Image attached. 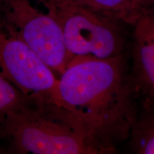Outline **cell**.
<instances>
[{
	"instance_id": "277c9868",
	"label": "cell",
	"mask_w": 154,
	"mask_h": 154,
	"mask_svg": "<svg viewBox=\"0 0 154 154\" xmlns=\"http://www.w3.org/2000/svg\"><path fill=\"white\" fill-rule=\"evenodd\" d=\"M0 28L27 44L55 74L60 76L73 59L56 19L30 0H0Z\"/></svg>"
},
{
	"instance_id": "30bf717a",
	"label": "cell",
	"mask_w": 154,
	"mask_h": 154,
	"mask_svg": "<svg viewBox=\"0 0 154 154\" xmlns=\"http://www.w3.org/2000/svg\"><path fill=\"white\" fill-rule=\"evenodd\" d=\"M138 4L146 9L148 6L154 5V0H135Z\"/></svg>"
},
{
	"instance_id": "3957f363",
	"label": "cell",
	"mask_w": 154,
	"mask_h": 154,
	"mask_svg": "<svg viewBox=\"0 0 154 154\" xmlns=\"http://www.w3.org/2000/svg\"><path fill=\"white\" fill-rule=\"evenodd\" d=\"M60 26L67 51L74 57L110 59L126 53L120 21L71 0H38Z\"/></svg>"
},
{
	"instance_id": "9c48e42d",
	"label": "cell",
	"mask_w": 154,
	"mask_h": 154,
	"mask_svg": "<svg viewBox=\"0 0 154 154\" xmlns=\"http://www.w3.org/2000/svg\"><path fill=\"white\" fill-rule=\"evenodd\" d=\"M26 98L27 96L0 74V124L7 115L22 104Z\"/></svg>"
},
{
	"instance_id": "52a82bcc",
	"label": "cell",
	"mask_w": 154,
	"mask_h": 154,
	"mask_svg": "<svg viewBox=\"0 0 154 154\" xmlns=\"http://www.w3.org/2000/svg\"><path fill=\"white\" fill-rule=\"evenodd\" d=\"M100 14L126 24L134 26L139 19L148 14L146 9L135 0H71Z\"/></svg>"
},
{
	"instance_id": "ba28073f",
	"label": "cell",
	"mask_w": 154,
	"mask_h": 154,
	"mask_svg": "<svg viewBox=\"0 0 154 154\" xmlns=\"http://www.w3.org/2000/svg\"><path fill=\"white\" fill-rule=\"evenodd\" d=\"M128 140L132 153L154 154V109H139Z\"/></svg>"
},
{
	"instance_id": "7a4b0ae2",
	"label": "cell",
	"mask_w": 154,
	"mask_h": 154,
	"mask_svg": "<svg viewBox=\"0 0 154 154\" xmlns=\"http://www.w3.org/2000/svg\"><path fill=\"white\" fill-rule=\"evenodd\" d=\"M1 124L19 153L96 154L70 115L52 102L27 96Z\"/></svg>"
},
{
	"instance_id": "5b68a950",
	"label": "cell",
	"mask_w": 154,
	"mask_h": 154,
	"mask_svg": "<svg viewBox=\"0 0 154 154\" xmlns=\"http://www.w3.org/2000/svg\"><path fill=\"white\" fill-rule=\"evenodd\" d=\"M0 74L26 96L55 103L58 78L27 44L0 28Z\"/></svg>"
},
{
	"instance_id": "8992f818",
	"label": "cell",
	"mask_w": 154,
	"mask_h": 154,
	"mask_svg": "<svg viewBox=\"0 0 154 154\" xmlns=\"http://www.w3.org/2000/svg\"><path fill=\"white\" fill-rule=\"evenodd\" d=\"M134 26L133 82L140 109H154V15H143Z\"/></svg>"
},
{
	"instance_id": "6da1fadb",
	"label": "cell",
	"mask_w": 154,
	"mask_h": 154,
	"mask_svg": "<svg viewBox=\"0 0 154 154\" xmlns=\"http://www.w3.org/2000/svg\"><path fill=\"white\" fill-rule=\"evenodd\" d=\"M55 103L96 154L116 153L140 109L126 52L110 59L74 57L58 78Z\"/></svg>"
}]
</instances>
